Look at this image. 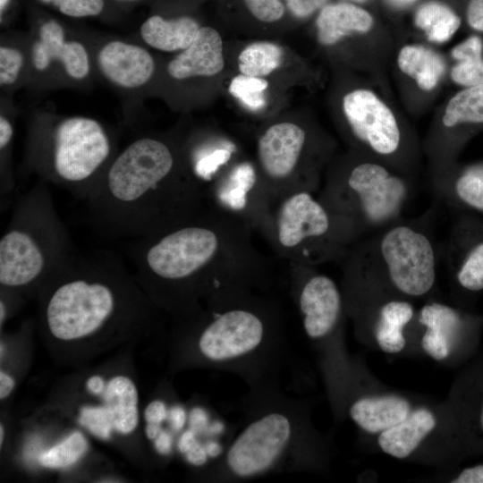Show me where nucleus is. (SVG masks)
Instances as JSON below:
<instances>
[{
	"instance_id": "f257e3e1",
	"label": "nucleus",
	"mask_w": 483,
	"mask_h": 483,
	"mask_svg": "<svg viewBox=\"0 0 483 483\" xmlns=\"http://www.w3.org/2000/svg\"><path fill=\"white\" fill-rule=\"evenodd\" d=\"M200 196L191 175L180 172L172 146L142 135L118 150L85 199L106 234L137 240L199 217Z\"/></svg>"
},
{
	"instance_id": "f03ea898",
	"label": "nucleus",
	"mask_w": 483,
	"mask_h": 483,
	"mask_svg": "<svg viewBox=\"0 0 483 483\" xmlns=\"http://www.w3.org/2000/svg\"><path fill=\"white\" fill-rule=\"evenodd\" d=\"M191 315L196 324L180 345L179 360L237 375L250 389L276 383L285 352L280 318L267 302L248 290L206 301Z\"/></svg>"
},
{
	"instance_id": "7ed1b4c3",
	"label": "nucleus",
	"mask_w": 483,
	"mask_h": 483,
	"mask_svg": "<svg viewBox=\"0 0 483 483\" xmlns=\"http://www.w3.org/2000/svg\"><path fill=\"white\" fill-rule=\"evenodd\" d=\"M42 323L64 344L89 342L140 320L147 298L109 255L75 253L41 285Z\"/></svg>"
},
{
	"instance_id": "20e7f679",
	"label": "nucleus",
	"mask_w": 483,
	"mask_h": 483,
	"mask_svg": "<svg viewBox=\"0 0 483 483\" xmlns=\"http://www.w3.org/2000/svg\"><path fill=\"white\" fill-rule=\"evenodd\" d=\"M137 240L138 278L163 308L190 317L200 309L201 300L248 290V281L219 267L225 250L224 235L200 216Z\"/></svg>"
},
{
	"instance_id": "39448f33",
	"label": "nucleus",
	"mask_w": 483,
	"mask_h": 483,
	"mask_svg": "<svg viewBox=\"0 0 483 483\" xmlns=\"http://www.w3.org/2000/svg\"><path fill=\"white\" fill-rule=\"evenodd\" d=\"M245 421L207 479L217 482L299 471L315 461L316 440L303 404L277 383L250 389Z\"/></svg>"
},
{
	"instance_id": "423d86ee",
	"label": "nucleus",
	"mask_w": 483,
	"mask_h": 483,
	"mask_svg": "<svg viewBox=\"0 0 483 483\" xmlns=\"http://www.w3.org/2000/svg\"><path fill=\"white\" fill-rule=\"evenodd\" d=\"M118 152L113 133L96 118L38 108L27 126L23 165L83 199Z\"/></svg>"
},
{
	"instance_id": "0eeeda50",
	"label": "nucleus",
	"mask_w": 483,
	"mask_h": 483,
	"mask_svg": "<svg viewBox=\"0 0 483 483\" xmlns=\"http://www.w3.org/2000/svg\"><path fill=\"white\" fill-rule=\"evenodd\" d=\"M74 253L48 191L38 185L20 198L0 239L1 286L42 285Z\"/></svg>"
},
{
	"instance_id": "6e6552de",
	"label": "nucleus",
	"mask_w": 483,
	"mask_h": 483,
	"mask_svg": "<svg viewBox=\"0 0 483 483\" xmlns=\"http://www.w3.org/2000/svg\"><path fill=\"white\" fill-rule=\"evenodd\" d=\"M412 193L402 176L381 164L363 162L339 183L324 190L319 199L350 247L403 219Z\"/></svg>"
},
{
	"instance_id": "1a4fd4ad",
	"label": "nucleus",
	"mask_w": 483,
	"mask_h": 483,
	"mask_svg": "<svg viewBox=\"0 0 483 483\" xmlns=\"http://www.w3.org/2000/svg\"><path fill=\"white\" fill-rule=\"evenodd\" d=\"M358 243L352 258L398 295L419 298L434 288L437 252L422 225L402 219Z\"/></svg>"
},
{
	"instance_id": "9d476101",
	"label": "nucleus",
	"mask_w": 483,
	"mask_h": 483,
	"mask_svg": "<svg viewBox=\"0 0 483 483\" xmlns=\"http://www.w3.org/2000/svg\"><path fill=\"white\" fill-rule=\"evenodd\" d=\"M31 80L39 93L64 88L88 89L97 78L86 32L72 31L59 20L36 14L28 31Z\"/></svg>"
},
{
	"instance_id": "9b49d317",
	"label": "nucleus",
	"mask_w": 483,
	"mask_h": 483,
	"mask_svg": "<svg viewBox=\"0 0 483 483\" xmlns=\"http://www.w3.org/2000/svg\"><path fill=\"white\" fill-rule=\"evenodd\" d=\"M279 249L313 264L346 254L350 249L327 208L311 191L284 194L273 220Z\"/></svg>"
},
{
	"instance_id": "f8f14e48",
	"label": "nucleus",
	"mask_w": 483,
	"mask_h": 483,
	"mask_svg": "<svg viewBox=\"0 0 483 483\" xmlns=\"http://www.w3.org/2000/svg\"><path fill=\"white\" fill-rule=\"evenodd\" d=\"M97 77L133 104L155 85L158 66L149 47L136 39L86 33Z\"/></svg>"
},
{
	"instance_id": "ddd939ff",
	"label": "nucleus",
	"mask_w": 483,
	"mask_h": 483,
	"mask_svg": "<svg viewBox=\"0 0 483 483\" xmlns=\"http://www.w3.org/2000/svg\"><path fill=\"white\" fill-rule=\"evenodd\" d=\"M293 292L303 330L324 350L329 372L335 377L340 358L335 335L343 313V295L332 278L311 271L297 278Z\"/></svg>"
},
{
	"instance_id": "4468645a",
	"label": "nucleus",
	"mask_w": 483,
	"mask_h": 483,
	"mask_svg": "<svg viewBox=\"0 0 483 483\" xmlns=\"http://www.w3.org/2000/svg\"><path fill=\"white\" fill-rule=\"evenodd\" d=\"M344 114L354 136L375 153L393 155L400 147L401 133L391 110L374 93L357 89L345 95Z\"/></svg>"
},
{
	"instance_id": "2eb2a0df",
	"label": "nucleus",
	"mask_w": 483,
	"mask_h": 483,
	"mask_svg": "<svg viewBox=\"0 0 483 483\" xmlns=\"http://www.w3.org/2000/svg\"><path fill=\"white\" fill-rule=\"evenodd\" d=\"M306 141L302 128L292 123H275L258 142V157L265 175L280 183L295 171Z\"/></svg>"
},
{
	"instance_id": "dca6fc26",
	"label": "nucleus",
	"mask_w": 483,
	"mask_h": 483,
	"mask_svg": "<svg viewBox=\"0 0 483 483\" xmlns=\"http://www.w3.org/2000/svg\"><path fill=\"white\" fill-rule=\"evenodd\" d=\"M223 41L211 27H201L196 39L176 53L165 66V76L173 83H182L217 74L224 68Z\"/></svg>"
},
{
	"instance_id": "f3484780",
	"label": "nucleus",
	"mask_w": 483,
	"mask_h": 483,
	"mask_svg": "<svg viewBox=\"0 0 483 483\" xmlns=\"http://www.w3.org/2000/svg\"><path fill=\"white\" fill-rule=\"evenodd\" d=\"M418 321L425 326L422 350L435 360L446 359L462 326V317L453 307L438 301L422 306Z\"/></svg>"
},
{
	"instance_id": "a211bd4d",
	"label": "nucleus",
	"mask_w": 483,
	"mask_h": 483,
	"mask_svg": "<svg viewBox=\"0 0 483 483\" xmlns=\"http://www.w3.org/2000/svg\"><path fill=\"white\" fill-rule=\"evenodd\" d=\"M200 28L199 22L188 15L165 18L155 13L141 23L136 40L157 51L178 53L196 39Z\"/></svg>"
},
{
	"instance_id": "6ab92c4d",
	"label": "nucleus",
	"mask_w": 483,
	"mask_h": 483,
	"mask_svg": "<svg viewBox=\"0 0 483 483\" xmlns=\"http://www.w3.org/2000/svg\"><path fill=\"white\" fill-rule=\"evenodd\" d=\"M412 411L410 402L396 394L362 396L349 406L351 419L369 434L381 433L404 420Z\"/></svg>"
},
{
	"instance_id": "aec40b11",
	"label": "nucleus",
	"mask_w": 483,
	"mask_h": 483,
	"mask_svg": "<svg viewBox=\"0 0 483 483\" xmlns=\"http://www.w3.org/2000/svg\"><path fill=\"white\" fill-rule=\"evenodd\" d=\"M31 68L28 32L5 31L0 37L1 94L13 97L29 88Z\"/></svg>"
},
{
	"instance_id": "412c9836",
	"label": "nucleus",
	"mask_w": 483,
	"mask_h": 483,
	"mask_svg": "<svg viewBox=\"0 0 483 483\" xmlns=\"http://www.w3.org/2000/svg\"><path fill=\"white\" fill-rule=\"evenodd\" d=\"M436 426L434 413L427 408L412 410L402 422L379 433L377 444L386 454L397 459L409 457Z\"/></svg>"
},
{
	"instance_id": "4be33fe9",
	"label": "nucleus",
	"mask_w": 483,
	"mask_h": 483,
	"mask_svg": "<svg viewBox=\"0 0 483 483\" xmlns=\"http://www.w3.org/2000/svg\"><path fill=\"white\" fill-rule=\"evenodd\" d=\"M376 308L373 333L378 347L386 353L400 352L406 344L404 327L414 316L412 304L405 299L390 298Z\"/></svg>"
},
{
	"instance_id": "5701e85b",
	"label": "nucleus",
	"mask_w": 483,
	"mask_h": 483,
	"mask_svg": "<svg viewBox=\"0 0 483 483\" xmlns=\"http://www.w3.org/2000/svg\"><path fill=\"white\" fill-rule=\"evenodd\" d=\"M373 23L371 15L351 4H335L324 7L318 19V37L320 43L332 45L354 32H367Z\"/></svg>"
},
{
	"instance_id": "b1692460",
	"label": "nucleus",
	"mask_w": 483,
	"mask_h": 483,
	"mask_svg": "<svg viewBox=\"0 0 483 483\" xmlns=\"http://www.w3.org/2000/svg\"><path fill=\"white\" fill-rule=\"evenodd\" d=\"M104 398L114 429L121 434L132 432L139 421L138 391L134 383L125 376L114 377L105 388Z\"/></svg>"
},
{
	"instance_id": "393cba45",
	"label": "nucleus",
	"mask_w": 483,
	"mask_h": 483,
	"mask_svg": "<svg viewBox=\"0 0 483 483\" xmlns=\"http://www.w3.org/2000/svg\"><path fill=\"white\" fill-rule=\"evenodd\" d=\"M398 65L425 90L432 89L445 71L442 58L421 46H406L402 48L398 55Z\"/></svg>"
},
{
	"instance_id": "a878e982",
	"label": "nucleus",
	"mask_w": 483,
	"mask_h": 483,
	"mask_svg": "<svg viewBox=\"0 0 483 483\" xmlns=\"http://www.w3.org/2000/svg\"><path fill=\"white\" fill-rule=\"evenodd\" d=\"M18 109L13 97L2 95L0 97V168L1 184L4 190H13L14 177L13 173V144L15 120Z\"/></svg>"
},
{
	"instance_id": "bb28decb",
	"label": "nucleus",
	"mask_w": 483,
	"mask_h": 483,
	"mask_svg": "<svg viewBox=\"0 0 483 483\" xmlns=\"http://www.w3.org/2000/svg\"><path fill=\"white\" fill-rule=\"evenodd\" d=\"M415 23L425 30L429 40L445 42L458 30L461 21L447 6L431 2L418 10Z\"/></svg>"
},
{
	"instance_id": "cd10ccee",
	"label": "nucleus",
	"mask_w": 483,
	"mask_h": 483,
	"mask_svg": "<svg viewBox=\"0 0 483 483\" xmlns=\"http://www.w3.org/2000/svg\"><path fill=\"white\" fill-rule=\"evenodd\" d=\"M282 48L271 42H255L247 46L239 55L238 67L242 74L264 77L282 64Z\"/></svg>"
},
{
	"instance_id": "c85d7f7f",
	"label": "nucleus",
	"mask_w": 483,
	"mask_h": 483,
	"mask_svg": "<svg viewBox=\"0 0 483 483\" xmlns=\"http://www.w3.org/2000/svg\"><path fill=\"white\" fill-rule=\"evenodd\" d=\"M461 123H483V84L463 89L449 101L444 125L453 127Z\"/></svg>"
},
{
	"instance_id": "c756f323",
	"label": "nucleus",
	"mask_w": 483,
	"mask_h": 483,
	"mask_svg": "<svg viewBox=\"0 0 483 483\" xmlns=\"http://www.w3.org/2000/svg\"><path fill=\"white\" fill-rule=\"evenodd\" d=\"M437 195L442 199H453L463 206L483 212V166L465 170L454 180L451 190Z\"/></svg>"
},
{
	"instance_id": "7c9ffc66",
	"label": "nucleus",
	"mask_w": 483,
	"mask_h": 483,
	"mask_svg": "<svg viewBox=\"0 0 483 483\" xmlns=\"http://www.w3.org/2000/svg\"><path fill=\"white\" fill-rule=\"evenodd\" d=\"M457 283L465 290H483V238L477 239L462 251L456 260Z\"/></svg>"
},
{
	"instance_id": "2f4dec72",
	"label": "nucleus",
	"mask_w": 483,
	"mask_h": 483,
	"mask_svg": "<svg viewBox=\"0 0 483 483\" xmlns=\"http://www.w3.org/2000/svg\"><path fill=\"white\" fill-rule=\"evenodd\" d=\"M88 449L87 439L80 432L76 431L43 452L39 456V462L47 468H65L78 462Z\"/></svg>"
},
{
	"instance_id": "473e14b6",
	"label": "nucleus",
	"mask_w": 483,
	"mask_h": 483,
	"mask_svg": "<svg viewBox=\"0 0 483 483\" xmlns=\"http://www.w3.org/2000/svg\"><path fill=\"white\" fill-rule=\"evenodd\" d=\"M267 86V81L261 77L240 74L232 80L229 92L247 108L258 111L266 106L264 93Z\"/></svg>"
},
{
	"instance_id": "72a5a7b5",
	"label": "nucleus",
	"mask_w": 483,
	"mask_h": 483,
	"mask_svg": "<svg viewBox=\"0 0 483 483\" xmlns=\"http://www.w3.org/2000/svg\"><path fill=\"white\" fill-rule=\"evenodd\" d=\"M63 16L84 19L101 16L106 8V0H37Z\"/></svg>"
},
{
	"instance_id": "f704fd0d",
	"label": "nucleus",
	"mask_w": 483,
	"mask_h": 483,
	"mask_svg": "<svg viewBox=\"0 0 483 483\" xmlns=\"http://www.w3.org/2000/svg\"><path fill=\"white\" fill-rule=\"evenodd\" d=\"M79 422L93 435L102 439H108L112 429H114L109 411L106 406L81 408Z\"/></svg>"
},
{
	"instance_id": "c9c22d12",
	"label": "nucleus",
	"mask_w": 483,
	"mask_h": 483,
	"mask_svg": "<svg viewBox=\"0 0 483 483\" xmlns=\"http://www.w3.org/2000/svg\"><path fill=\"white\" fill-rule=\"evenodd\" d=\"M452 79L458 84L473 87L483 84V60L460 62L452 70Z\"/></svg>"
},
{
	"instance_id": "e433bc0d",
	"label": "nucleus",
	"mask_w": 483,
	"mask_h": 483,
	"mask_svg": "<svg viewBox=\"0 0 483 483\" xmlns=\"http://www.w3.org/2000/svg\"><path fill=\"white\" fill-rule=\"evenodd\" d=\"M230 155L226 149H216L209 154L195 156L192 165L194 174L198 178H208L229 159Z\"/></svg>"
},
{
	"instance_id": "4c0bfd02",
	"label": "nucleus",
	"mask_w": 483,
	"mask_h": 483,
	"mask_svg": "<svg viewBox=\"0 0 483 483\" xmlns=\"http://www.w3.org/2000/svg\"><path fill=\"white\" fill-rule=\"evenodd\" d=\"M254 17L264 22H274L282 18L284 7L280 0H244Z\"/></svg>"
},
{
	"instance_id": "58836bf2",
	"label": "nucleus",
	"mask_w": 483,
	"mask_h": 483,
	"mask_svg": "<svg viewBox=\"0 0 483 483\" xmlns=\"http://www.w3.org/2000/svg\"><path fill=\"white\" fill-rule=\"evenodd\" d=\"M167 409L161 401L151 402L145 409L144 417L147 422L146 435L149 439H155L161 432L160 424L168 416Z\"/></svg>"
},
{
	"instance_id": "ea45409f",
	"label": "nucleus",
	"mask_w": 483,
	"mask_h": 483,
	"mask_svg": "<svg viewBox=\"0 0 483 483\" xmlns=\"http://www.w3.org/2000/svg\"><path fill=\"white\" fill-rule=\"evenodd\" d=\"M482 43L479 38L470 37L456 46L452 55L459 62L481 59Z\"/></svg>"
},
{
	"instance_id": "a19ab883",
	"label": "nucleus",
	"mask_w": 483,
	"mask_h": 483,
	"mask_svg": "<svg viewBox=\"0 0 483 483\" xmlns=\"http://www.w3.org/2000/svg\"><path fill=\"white\" fill-rule=\"evenodd\" d=\"M467 18L469 24L477 30H483V0H470Z\"/></svg>"
},
{
	"instance_id": "79ce46f5",
	"label": "nucleus",
	"mask_w": 483,
	"mask_h": 483,
	"mask_svg": "<svg viewBox=\"0 0 483 483\" xmlns=\"http://www.w3.org/2000/svg\"><path fill=\"white\" fill-rule=\"evenodd\" d=\"M451 482L453 483H483V465L463 470Z\"/></svg>"
},
{
	"instance_id": "37998d69",
	"label": "nucleus",
	"mask_w": 483,
	"mask_h": 483,
	"mask_svg": "<svg viewBox=\"0 0 483 483\" xmlns=\"http://www.w3.org/2000/svg\"><path fill=\"white\" fill-rule=\"evenodd\" d=\"M206 449L198 442L186 453L188 461L194 465H201L206 461Z\"/></svg>"
},
{
	"instance_id": "c03bdc74",
	"label": "nucleus",
	"mask_w": 483,
	"mask_h": 483,
	"mask_svg": "<svg viewBox=\"0 0 483 483\" xmlns=\"http://www.w3.org/2000/svg\"><path fill=\"white\" fill-rule=\"evenodd\" d=\"M154 445L156 450L161 454H167L172 448V437L166 431H162L154 439Z\"/></svg>"
},
{
	"instance_id": "a18cd8bd",
	"label": "nucleus",
	"mask_w": 483,
	"mask_h": 483,
	"mask_svg": "<svg viewBox=\"0 0 483 483\" xmlns=\"http://www.w3.org/2000/svg\"><path fill=\"white\" fill-rule=\"evenodd\" d=\"M169 419L174 429L180 430L186 420L185 411L182 407H173L169 411Z\"/></svg>"
},
{
	"instance_id": "49530a36",
	"label": "nucleus",
	"mask_w": 483,
	"mask_h": 483,
	"mask_svg": "<svg viewBox=\"0 0 483 483\" xmlns=\"http://www.w3.org/2000/svg\"><path fill=\"white\" fill-rule=\"evenodd\" d=\"M13 378L7 373L1 370L0 372V398H6L14 387Z\"/></svg>"
},
{
	"instance_id": "de8ad7c7",
	"label": "nucleus",
	"mask_w": 483,
	"mask_h": 483,
	"mask_svg": "<svg viewBox=\"0 0 483 483\" xmlns=\"http://www.w3.org/2000/svg\"><path fill=\"white\" fill-rule=\"evenodd\" d=\"M195 442L194 430H187L182 435L178 442V448L182 453H187L192 447Z\"/></svg>"
},
{
	"instance_id": "09e8293b",
	"label": "nucleus",
	"mask_w": 483,
	"mask_h": 483,
	"mask_svg": "<svg viewBox=\"0 0 483 483\" xmlns=\"http://www.w3.org/2000/svg\"><path fill=\"white\" fill-rule=\"evenodd\" d=\"M190 422L193 430L203 427L207 423L205 412L199 408L193 409L190 415Z\"/></svg>"
},
{
	"instance_id": "8fccbe9b",
	"label": "nucleus",
	"mask_w": 483,
	"mask_h": 483,
	"mask_svg": "<svg viewBox=\"0 0 483 483\" xmlns=\"http://www.w3.org/2000/svg\"><path fill=\"white\" fill-rule=\"evenodd\" d=\"M87 388L93 394H100L105 391L104 380L99 376H92L87 381Z\"/></svg>"
},
{
	"instance_id": "3c124183",
	"label": "nucleus",
	"mask_w": 483,
	"mask_h": 483,
	"mask_svg": "<svg viewBox=\"0 0 483 483\" xmlns=\"http://www.w3.org/2000/svg\"><path fill=\"white\" fill-rule=\"evenodd\" d=\"M13 0H0V23L5 26L8 15L11 13Z\"/></svg>"
},
{
	"instance_id": "603ef678",
	"label": "nucleus",
	"mask_w": 483,
	"mask_h": 483,
	"mask_svg": "<svg viewBox=\"0 0 483 483\" xmlns=\"http://www.w3.org/2000/svg\"><path fill=\"white\" fill-rule=\"evenodd\" d=\"M393 4L403 6L412 3L414 0H389Z\"/></svg>"
},
{
	"instance_id": "864d4df0",
	"label": "nucleus",
	"mask_w": 483,
	"mask_h": 483,
	"mask_svg": "<svg viewBox=\"0 0 483 483\" xmlns=\"http://www.w3.org/2000/svg\"><path fill=\"white\" fill-rule=\"evenodd\" d=\"M113 2L120 4H139L142 0H112Z\"/></svg>"
},
{
	"instance_id": "5fc2aeb1",
	"label": "nucleus",
	"mask_w": 483,
	"mask_h": 483,
	"mask_svg": "<svg viewBox=\"0 0 483 483\" xmlns=\"http://www.w3.org/2000/svg\"><path fill=\"white\" fill-rule=\"evenodd\" d=\"M4 436V428H3V425H1V427H0V445H3Z\"/></svg>"
},
{
	"instance_id": "6e6d98bb",
	"label": "nucleus",
	"mask_w": 483,
	"mask_h": 483,
	"mask_svg": "<svg viewBox=\"0 0 483 483\" xmlns=\"http://www.w3.org/2000/svg\"><path fill=\"white\" fill-rule=\"evenodd\" d=\"M480 424L483 430V404H482V410H481V414H480Z\"/></svg>"
},
{
	"instance_id": "4d7b16f0",
	"label": "nucleus",
	"mask_w": 483,
	"mask_h": 483,
	"mask_svg": "<svg viewBox=\"0 0 483 483\" xmlns=\"http://www.w3.org/2000/svg\"><path fill=\"white\" fill-rule=\"evenodd\" d=\"M357 1H363V0H357Z\"/></svg>"
}]
</instances>
